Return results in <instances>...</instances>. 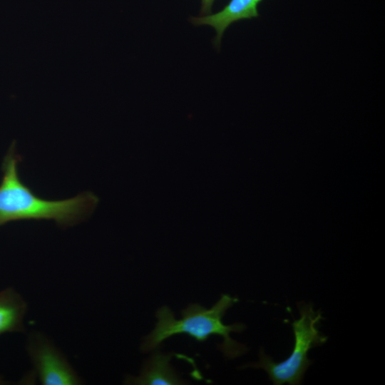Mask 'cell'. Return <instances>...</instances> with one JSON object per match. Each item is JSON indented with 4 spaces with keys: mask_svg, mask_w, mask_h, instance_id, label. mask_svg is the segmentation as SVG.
Returning <instances> with one entry per match:
<instances>
[{
    "mask_svg": "<svg viewBox=\"0 0 385 385\" xmlns=\"http://www.w3.org/2000/svg\"><path fill=\"white\" fill-rule=\"evenodd\" d=\"M26 351L41 384L78 385L83 383L63 353L43 333H31Z\"/></svg>",
    "mask_w": 385,
    "mask_h": 385,
    "instance_id": "cell-4",
    "label": "cell"
},
{
    "mask_svg": "<svg viewBox=\"0 0 385 385\" xmlns=\"http://www.w3.org/2000/svg\"><path fill=\"white\" fill-rule=\"evenodd\" d=\"M27 304L21 294L11 287L0 292V335L23 332Z\"/></svg>",
    "mask_w": 385,
    "mask_h": 385,
    "instance_id": "cell-7",
    "label": "cell"
},
{
    "mask_svg": "<svg viewBox=\"0 0 385 385\" xmlns=\"http://www.w3.org/2000/svg\"><path fill=\"white\" fill-rule=\"evenodd\" d=\"M7 381L4 380L3 378L0 376V384H6Z\"/></svg>",
    "mask_w": 385,
    "mask_h": 385,
    "instance_id": "cell-9",
    "label": "cell"
},
{
    "mask_svg": "<svg viewBox=\"0 0 385 385\" xmlns=\"http://www.w3.org/2000/svg\"><path fill=\"white\" fill-rule=\"evenodd\" d=\"M215 1V0H201L200 16H205L211 14L212 7Z\"/></svg>",
    "mask_w": 385,
    "mask_h": 385,
    "instance_id": "cell-8",
    "label": "cell"
},
{
    "mask_svg": "<svg viewBox=\"0 0 385 385\" xmlns=\"http://www.w3.org/2000/svg\"><path fill=\"white\" fill-rule=\"evenodd\" d=\"M300 317L290 323L294 338V346L289 356L284 361L275 362L266 354L263 348L259 351V361L246 364L241 368L262 369L268 374L275 385L288 384L298 385L313 361L308 358L312 348L322 346L327 341L317 325L324 319L320 310L314 311L312 303H297Z\"/></svg>",
    "mask_w": 385,
    "mask_h": 385,
    "instance_id": "cell-3",
    "label": "cell"
},
{
    "mask_svg": "<svg viewBox=\"0 0 385 385\" xmlns=\"http://www.w3.org/2000/svg\"><path fill=\"white\" fill-rule=\"evenodd\" d=\"M21 161L13 142L1 165L0 227L11 222L45 220L67 227L86 219L97 206L98 197L91 192L60 200L39 197L21 180L19 174Z\"/></svg>",
    "mask_w": 385,
    "mask_h": 385,
    "instance_id": "cell-1",
    "label": "cell"
},
{
    "mask_svg": "<svg viewBox=\"0 0 385 385\" xmlns=\"http://www.w3.org/2000/svg\"><path fill=\"white\" fill-rule=\"evenodd\" d=\"M174 354L156 351L145 362L140 374L125 377V384L133 385H180L186 381L182 379L170 364Z\"/></svg>",
    "mask_w": 385,
    "mask_h": 385,
    "instance_id": "cell-6",
    "label": "cell"
},
{
    "mask_svg": "<svg viewBox=\"0 0 385 385\" xmlns=\"http://www.w3.org/2000/svg\"><path fill=\"white\" fill-rule=\"evenodd\" d=\"M237 301V298L223 294L210 309L197 303L190 304L181 311L180 319H176L168 307L159 308L155 314L158 319L155 327L143 339L140 350L143 352L151 351L168 338L186 334L198 342H204L213 335L221 337L222 343L218 345V348L228 359L245 354L248 348L232 339L230 333L242 332L245 329V325L242 323L226 325L222 322L227 310Z\"/></svg>",
    "mask_w": 385,
    "mask_h": 385,
    "instance_id": "cell-2",
    "label": "cell"
},
{
    "mask_svg": "<svg viewBox=\"0 0 385 385\" xmlns=\"http://www.w3.org/2000/svg\"><path fill=\"white\" fill-rule=\"evenodd\" d=\"M263 0H230L218 12L198 17H190V21L195 26H210L216 31L213 40L218 49L225 31L233 23L256 18L259 16L258 5Z\"/></svg>",
    "mask_w": 385,
    "mask_h": 385,
    "instance_id": "cell-5",
    "label": "cell"
}]
</instances>
